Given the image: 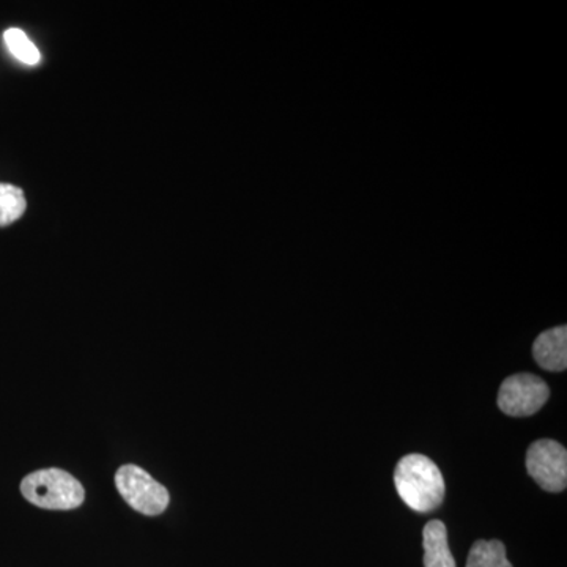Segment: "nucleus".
<instances>
[{"label": "nucleus", "instance_id": "obj_1", "mask_svg": "<svg viewBox=\"0 0 567 567\" xmlns=\"http://www.w3.org/2000/svg\"><path fill=\"white\" fill-rule=\"evenodd\" d=\"M394 484L402 502L416 513H432L445 498L442 472L423 454H409L398 462Z\"/></svg>", "mask_w": 567, "mask_h": 567}, {"label": "nucleus", "instance_id": "obj_8", "mask_svg": "<svg viewBox=\"0 0 567 567\" xmlns=\"http://www.w3.org/2000/svg\"><path fill=\"white\" fill-rule=\"evenodd\" d=\"M466 567H513L499 540H477L470 550Z\"/></svg>", "mask_w": 567, "mask_h": 567}, {"label": "nucleus", "instance_id": "obj_7", "mask_svg": "<svg viewBox=\"0 0 567 567\" xmlns=\"http://www.w3.org/2000/svg\"><path fill=\"white\" fill-rule=\"evenodd\" d=\"M424 567H456L447 546V532L442 520H431L424 527Z\"/></svg>", "mask_w": 567, "mask_h": 567}, {"label": "nucleus", "instance_id": "obj_6", "mask_svg": "<svg viewBox=\"0 0 567 567\" xmlns=\"http://www.w3.org/2000/svg\"><path fill=\"white\" fill-rule=\"evenodd\" d=\"M533 357L540 368L550 372L566 371L567 368V328H551L537 336L533 344Z\"/></svg>", "mask_w": 567, "mask_h": 567}, {"label": "nucleus", "instance_id": "obj_3", "mask_svg": "<svg viewBox=\"0 0 567 567\" xmlns=\"http://www.w3.org/2000/svg\"><path fill=\"white\" fill-rule=\"evenodd\" d=\"M118 494L137 513L159 516L169 506V492L137 465H123L115 473Z\"/></svg>", "mask_w": 567, "mask_h": 567}, {"label": "nucleus", "instance_id": "obj_5", "mask_svg": "<svg viewBox=\"0 0 567 567\" xmlns=\"http://www.w3.org/2000/svg\"><path fill=\"white\" fill-rule=\"evenodd\" d=\"M529 476L544 491L563 492L567 484V451L555 440H537L527 453Z\"/></svg>", "mask_w": 567, "mask_h": 567}, {"label": "nucleus", "instance_id": "obj_10", "mask_svg": "<svg viewBox=\"0 0 567 567\" xmlns=\"http://www.w3.org/2000/svg\"><path fill=\"white\" fill-rule=\"evenodd\" d=\"M3 40H6L7 48H9L14 59L25 63V65H39L41 61L39 48L32 43V40L21 29H9L3 33Z\"/></svg>", "mask_w": 567, "mask_h": 567}, {"label": "nucleus", "instance_id": "obj_2", "mask_svg": "<svg viewBox=\"0 0 567 567\" xmlns=\"http://www.w3.org/2000/svg\"><path fill=\"white\" fill-rule=\"evenodd\" d=\"M21 494L32 505L51 511L76 509L85 498L80 481L61 468L39 470L25 476Z\"/></svg>", "mask_w": 567, "mask_h": 567}, {"label": "nucleus", "instance_id": "obj_9", "mask_svg": "<svg viewBox=\"0 0 567 567\" xmlns=\"http://www.w3.org/2000/svg\"><path fill=\"white\" fill-rule=\"evenodd\" d=\"M24 192L10 183H0V227L10 226L24 215Z\"/></svg>", "mask_w": 567, "mask_h": 567}, {"label": "nucleus", "instance_id": "obj_4", "mask_svg": "<svg viewBox=\"0 0 567 567\" xmlns=\"http://www.w3.org/2000/svg\"><path fill=\"white\" fill-rule=\"evenodd\" d=\"M548 395L550 390L540 377L511 375L499 386L498 406L507 416H532L546 405Z\"/></svg>", "mask_w": 567, "mask_h": 567}]
</instances>
